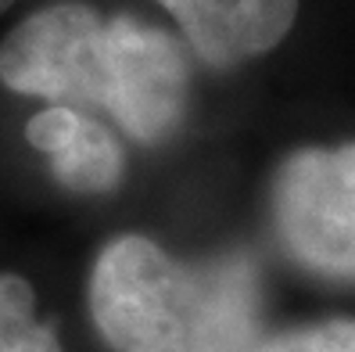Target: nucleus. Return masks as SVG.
Segmentation results:
<instances>
[{
  "label": "nucleus",
  "mask_w": 355,
  "mask_h": 352,
  "mask_svg": "<svg viewBox=\"0 0 355 352\" xmlns=\"http://www.w3.org/2000/svg\"><path fill=\"white\" fill-rule=\"evenodd\" d=\"M11 4H15V0H0V11H8Z\"/></svg>",
  "instance_id": "obj_9"
},
{
  "label": "nucleus",
  "mask_w": 355,
  "mask_h": 352,
  "mask_svg": "<svg viewBox=\"0 0 355 352\" xmlns=\"http://www.w3.org/2000/svg\"><path fill=\"white\" fill-rule=\"evenodd\" d=\"M165 8L212 69H234L241 61L262 58L291 33L302 0H155Z\"/></svg>",
  "instance_id": "obj_5"
},
{
  "label": "nucleus",
  "mask_w": 355,
  "mask_h": 352,
  "mask_svg": "<svg viewBox=\"0 0 355 352\" xmlns=\"http://www.w3.org/2000/svg\"><path fill=\"white\" fill-rule=\"evenodd\" d=\"M0 83L51 105H101L104 15L65 0L22 18L0 44Z\"/></svg>",
  "instance_id": "obj_4"
},
{
  "label": "nucleus",
  "mask_w": 355,
  "mask_h": 352,
  "mask_svg": "<svg viewBox=\"0 0 355 352\" xmlns=\"http://www.w3.org/2000/svg\"><path fill=\"white\" fill-rule=\"evenodd\" d=\"M90 317L115 352H255L262 324L259 266L248 252L176 259L122 234L97 252Z\"/></svg>",
  "instance_id": "obj_1"
},
{
  "label": "nucleus",
  "mask_w": 355,
  "mask_h": 352,
  "mask_svg": "<svg viewBox=\"0 0 355 352\" xmlns=\"http://www.w3.org/2000/svg\"><path fill=\"white\" fill-rule=\"evenodd\" d=\"M26 140L51 158V173L76 194H108L126 173L119 140L72 105H47L26 122Z\"/></svg>",
  "instance_id": "obj_6"
},
{
  "label": "nucleus",
  "mask_w": 355,
  "mask_h": 352,
  "mask_svg": "<svg viewBox=\"0 0 355 352\" xmlns=\"http://www.w3.org/2000/svg\"><path fill=\"white\" fill-rule=\"evenodd\" d=\"M255 352H355V320H320L291 327L259 342Z\"/></svg>",
  "instance_id": "obj_8"
},
{
  "label": "nucleus",
  "mask_w": 355,
  "mask_h": 352,
  "mask_svg": "<svg viewBox=\"0 0 355 352\" xmlns=\"http://www.w3.org/2000/svg\"><path fill=\"white\" fill-rule=\"evenodd\" d=\"M269 205L280 248L302 270L355 284V140L291 151Z\"/></svg>",
  "instance_id": "obj_2"
},
{
  "label": "nucleus",
  "mask_w": 355,
  "mask_h": 352,
  "mask_svg": "<svg viewBox=\"0 0 355 352\" xmlns=\"http://www.w3.org/2000/svg\"><path fill=\"white\" fill-rule=\"evenodd\" d=\"M0 352H61L58 330L40 317L26 277L0 274Z\"/></svg>",
  "instance_id": "obj_7"
},
{
  "label": "nucleus",
  "mask_w": 355,
  "mask_h": 352,
  "mask_svg": "<svg viewBox=\"0 0 355 352\" xmlns=\"http://www.w3.org/2000/svg\"><path fill=\"white\" fill-rule=\"evenodd\" d=\"M191 61L183 44L133 15L104 18L101 108L140 144H165L187 115Z\"/></svg>",
  "instance_id": "obj_3"
}]
</instances>
